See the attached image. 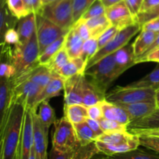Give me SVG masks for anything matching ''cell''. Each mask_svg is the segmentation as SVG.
<instances>
[{
	"label": "cell",
	"instance_id": "cell-1",
	"mask_svg": "<svg viewBox=\"0 0 159 159\" xmlns=\"http://www.w3.org/2000/svg\"><path fill=\"white\" fill-rule=\"evenodd\" d=\"M24 113V107L12 101L3 136L2 159H16L20 155Z\"/></svg>",
	"mask_w": 159,
	"mask_h": 159
},
{
	"label": "cell",
	"instance_id": "cell-2",
	"mask_svg": "<svg viewBox=\"0 0 159 159\" xmlns=\"http://www.w3.org/2000/svg\"><path fill=\"white\" fill-rule=\"evenodd\" d=\"M121 74L123 72L116 66L113 54L106 56L85 71V76H89L90 81L104 93Z\"/></svg>",
	"mask_w": 159,
	"mask_h": 159
},
{
	"label": "cell",
	"instance_id": "cell-3",
	"mask_svg": "<svg viewBox=\"0 0 159 159\" xmlns=\"http://www.w3.org/2000/svg\"><path fill=\"white\" fill-rule=\"evenodd\" d=\"M40 55L37 31L29 40L13 46L11 54V61L16 70V75L22 74L38 64ZM15 75V76H16Z\"/></svg>",
	"mask_w": 159,
	"mask_h": 159
},
{
	"label": "cell",
	"instance_id": "cell-4",
	"mask_svg": "<svg viewBox=\"0 0 159 159\" xmlns=\"http://www.w3.org/2000/svg\"><path fill=\"white\" fill-rule=\"evenodd\" d=\"M73 0H57L43 6L38 15L42 16L65 31H68L74 25Z\"/></svg>",
	"mask_w": 159,
	"mask_h": 159
},
{
	"label": "cell",
	"instance_id": "cell-5",
	"mask_svg": "<svg viewBox=\"0 0 159 159\" xmlns=\"http://www.w3.org/2000/svg\"><path fill=\"white\" fill-rule=\"evenodd\" d=\"M155 93L156 90L152 88L116 87L110 93L106 94L105 99L114 104H132L140 102H155Z\"/></svg>",
	"mask_w": 159,
	"mask_h": 159
},
{
	"label": "cell",
	"instance_id": "cell-6",
	"mask_svg": "<svg viewBox=\"0 0 159 159\" xmlns=\"http://www.w3.org/2000/svg\"><path fill=\"white\" fill-rule=\"evenodd\" d=\"M52 148L61 152H68L80 146L73 124L64 116L54 124Z\"/></svg>",
	"mask_w": 159,
	"mask_h": 159
},
{
	"label": "cell",
	"instance_id": "cell-7",
	"mask_svg": "<svg viewBox=\"0 0 159 159\" xmlns=\"http://www.w3.org/2000/svg\"><path fill=\"white\" fill-rule=\"evenodd\" d=\"M141 30V26L138 23H135L124 29L120 30L111 41L109 42L106 46L99 50L97 53L87 62L85 69L89 68L90 66L94 65L95 63L98 62L106 56L113 54L117 50L125 46L126 44L128 43L130 39Z\"/></svg>",
	"mask_w": 159,
	"mask_h": 159
},
{
	"label": "cell",
	"instance_id": "cell-8",
	"mask_svg": "<svg viewBox=\"0 0 159 159\" xmlns=\"http://www.w3.org/2000/svg\"><path fill=\"white\" fill-rule=\"evenodd\" d=\"M12 82V101L19 102L24 107L25 110H37L35 102L42 89L34 82L29 80Z\"/></svg>",
	"mask_w": 159,
	"mask_h": 159
},
{
	"label": "cell",
	"instance_id": "cell-9",
	"mask_svg": "<svg viewBox=\"0 0 159 159\" xmlns=\"http://www.w3.org/2000/svg\"><path fill=\"white\" fill-rule=\"evenodd\" d=\"M68 31L59 27L54 23L37 14V37L40 54L43 50L62 36L66 35Z\"/></svg>",
	"mask_w": 159,
	"mask_h": 159
},
{
	"label": "cell",
	"instance_id": "cell-10",
	"mask_svg": "<svg viewBox=\"0 0 159 159\" xmlns=\"http://www.w3.org/2000/svg\"><path fill=\"white\" fill-rule=\"evenodd\" d=\"M12 103V79L0 77V141H3L5 128Z\"/></svg>",
	"mask_w": 159,
	"mask_h": 159
},
{
	"label": "cell",
	"instance_id": "cell-11",
	"mask_svg": "<svg viewBox=\"0 0 159 159\" xmlns=\"http://www.w3.org/2000/svg\"><path fill=\"white\" fill-rule=\"evenodd\" d=\"M34 124V148L36 159H49L48 152V131L42 126L37 110H31Z\"/></svg>",
	"mask_w": 159,
	"mask_h": 159
},
{
	"label": "cell",
	"instance_id": "cell-12",
	"mask_svg": "<svg viewBox=\"0 0 159 159\" xmlns=\"http://www.w3.org/2000/svg\"><path fill=\"white\" fill-rule=\"evenodd\" d=\"M106 16L112 26H114L119 30L137 23L136 19L130 13L124 0L107 8Z\"/></svg>",
	"mask_w": 159,
	"mask_h": 159
},
{
	"label": "cell",
	"instance_id": "cell-13",
	"mask_svg": "<svg viewBox=\"0 0 159 159\" xmlns=\"http://www.w3.org/2000/svg\"><path fill=\"white\" fill-rule=\"evenodd\" d=\"M34 147V124L32 112L25 110L20 146V159H29Z\"/></svg>",
	"mask_w": 159,
	"mask_h": 159
},
{
	"label": "cell",
	"instance_id": "cell-14",
	"mask_svg": "<svg viewBox=\"0 0 159 159\" xmlns=\"http://www.w3.org/2000/svg\"><path fill=\"white\" fill-rule=\"evenodd\" d=\"M84 76V73H80L65 79V106L82 103V81Z\"/></svg>",
	"mask_w": 159,
	"mask_h": 159
},
{
	"label": "cell",
	"instance_id": "cell-15",
	"mask_svg": "<svg viewBox=\"0 0 159 159\" xmlns=\"http://www.w3.org/2000/svg\"><path fill=\"white\" fill-rule=\"evenodd\" d=\"M52 72L47 65H40L38 63L22 74L14 76L12 79L13 81H31L43 89L51 80Z\"/></svg>",
	"mask_w": 159,
	"mask_h": 159
},
{
	"label": "cell",
	"instance_id": "cell-16",
	"mask_svg": "<svg viewBox=\"0 0 159 159\" xmlns=\"http://www.w3.org/2000/svg\"><path fill=\"white\" fill-rule=\"evenodd\" d=\"M64 85H65V79L57 72L53 71L50 82L42 89L40 95L36 99L35 108L37 109L43 101L49 100L54 96H59L61 90H64Z\"/></svg>",
	"mask_w": 159,
	"mask_h": 159
},
{
	"label": "cell",
	"instance_id": "cell-17",
	"mask_svg": "<svg viewBox=\"0 0 159 159\" xmlns=\"http://www.w3.org/2000/svg\"><path fill=\"white\" fill-rule=\"evenodd\" d=\"M96 148L99 153L103 154L106 156H112L114 155L126 153L137 149L140 146L139 137L137 135L134 139L127 142L121 143L117 144H107L100 141H95Z\"/></svg>",
	"mask_w": 159,
	"mask_h": 159
},
{
	"label": "cell",
	"instance_id": "cell-18",
	"mask_svg": "<svg viewBox=\"0 0 159 159\" xmlns=\"http://www.w3.org/2000/svg\"><path fill=\"white\" fill-rule=\"evenodd\" d=\"M106 93L99 89L91 81L84 76L82 81V105L89 107L105 100Z\"/></svg>",
	"mask_w": 159,
	"mask_h": 159
},
{
	"label": "cell",
	"instance_id": "cell-19",
	"mask_svg": "<svg viewBox=\"0 0 159 159\" xmlns=\"http://www.w3.org/2000/svg\"><path fill=\"white\" fill-rule=\"evenodd\" d=\"M116 105H119L125 110L128 115L130 122L148 116L157 107L155 102H140L132 104H116Z\"/></svg>",
	"mask_w": 159,
	"mask_h": 159
},
{
	"label": "cell",
	"instance_id": "cell-20",
	"mask_svg": "<svg viewBox=\"0 0 159 159\" xmlns=\"http://www.w3.org/2000/svg\"><path fill=\"white\" fill-rule=\"evenodd\" d=\"M84 40L79 36L74 26L65 35L64 48H65L70 58L80 57L84 44Z\"/></svg>",
	"mask_w": 159,
	"mask_h": 159
},
{
	"label": "cell",
	"instance_id": "cell-21",
	"mask_svg": "<svg viewBox=\"0 0 159 159\" xmlns=\"http://www.w3.org/2000/svg\"><path fill=\"white\" fill-rule=\"evenodd\" d=\"M103 117L111 120L116 121L125 125H129L130 120L125 110L119 105L112 103L105 99L101 102Z\"/></svg>",
	"mask_w": 159,
	"mask_h": 159
},
{
	"label": "cell",
	"instance_id": "cell-22",
	"mask_svg": "<svg viewBox=\"0 0 159 159\" xmlns=\"http://www.w3.org/2000/svg\"><path fill=\"white\" fill-rule=\"evenodd\" d=\"M18 20L16 30L20 36V41L21 43H26L37 31V14L31 12Z\"/></svg>",
	"mask_w": 159,
	"mask_h": 159
},
{
	"label": "cell",
	"instance_id": "cell-23",
	"mask_svg": "<svg viewBox=\"0 0 159 159\" xmlns=\"http://www.w3.org/2000/svg\"><path fill=\"white\" fill-rule=\"evenodd\" d=\"M113 54H114V59L116 66L123 73L126 70L130 68V67L136 65L135 63L136 57H135L134 52L132 44L127 43L125 46L113 53Z\"/></svg>",
	"mask_w": 159,
	"mask_h": 159
},
{
	"label": "cell",
	"instance_id": "cell-24",
	"mask_svg": "<svg viewBox=\"0 0 159 159\" xmlns=\"http://www.w3.org/2000/svg\"><path fill=\"white\" fill-rule=\"evenodd\" d=\"M158 34V33L152 32V31L141 30L140 34L135 39L134 42L132 43L136 59L141 57L147 51L148 48L152 44V43L157 38Z\"/></svg>",
	"mask_w": 159,
	"mask_h": 159
},
{
	"label": "cell",
	"instance_id": "cell-25",
	"mask_svg": "<svg viewBox=\"0 0 159 159\" xmlns=\"http://www.w3.org/2000/svg\"><path fill=\"white\" fill-rule=\"evenodd\" d=\"M159 128V107L145 117L130 122L128 125V130H150Z\"/></svg>",
	"mask_w": 159,
	"mask_h": 159
},
{
	"label": "cell",
	"instance_id": "cell-26",
	"mask_svg": "<svg viewBox=\"0 0 159 159\" xmlns=\"http://www.w3.org/2000/svg\"><path fill=\"white\" fill-rule=\"evenodd\" d=\"M65 116L74 125L85 122L88 116V109L82 104H73L65 106Z\"/></svg>",
	"mask_w": 159,
	"mask_h": 159
},
{
	"label": "cell",
	"instance_id": "cell-27",
	"mask_svg": "<svg viewBox=\"0 0 159 159\" xmlns=\"http://www.w3.org/2000/svg\"><path fill=\"white\" fill-rule=\"evenodd\" d=\"M86 63L81 57L70 58L69 61L58 71V74L61 77L66 79L75 75L84 73L85 74Z\"/></svg>",
	"mask_w": 159,
	"mask_h": 159
},
{
	"label": "cell",
	"instance_id": "cell-28",
	"mask_svg": "<svg viewBox=\"0 0 159 159\" xmlns=\"http://www.w3.org/2000/svg\"><path fill=\"white\" fill-rule=\"evenodd\" d=\"M90 31L92 38L97 39L107 28L111 26L106 14L85 20Z\"/></svg>",
	"mask_w": 159,
	"mask_h": 159
},
{
	"label": "cell",
	"instance_id": "cell-29",
	"mask_svg": "<svg viewBox=\"0 0 159 159\" xmlns=\"http://www.w3.org/2000/svg\"><path fill=\"white\" fill-rule=\"evenodd\" d=\"M130 88H152L157 91L159 89V65L141 79L126 85Z\"/></svg>",
	"mask_w": 159,
	"mask_h": 159
},
{
	"label": "cell",
	"instance_id": "cell-30",
	"mask_svg": "<svg viewBox=\"0 0 159 159\" xmlns=\"http://www.w3.org/2000/svg\"><path fill=\"white\" fill-rule=\"evenodd\" d=\"M136 137V134L131 133L129 130L124 132H110L103 133L102 135L98 137L96 141L107 144H117L131 141Z\"/></svg>",
	"mask_w": 159,
	"mask_h": 159
},
{
	"label": "cell",
	"instance_id": "cell-31",
	"mask_svg": "<svg viewBox=\"0 0 159 159\" xmlns=\"http://www.w3.org/2000/svg\"><path fill=\"white\" fill-rule=\"evenodd\" d=\"M75 131L78 141L81 146H86L91 143L95 142L97 139V135L93 131L86 122L74 124Z\"/></svg>",
	"mask_w": 159,
	"mask_h": 159
},
{
	"label": "cell",
	"instance_id": "cell-32",
	"mask_svg": "<svg viewBox=\"0 0 159 159\" xmlns=\"http://www.w3.org/2000/svg\"><path fill=\"white\" fill-rule=\"evenodd\" d=\"M39 110L37 116L42 126L49 130L50 127L56 122V116L54 109L48 102V100L43 101L38 106Z\"/></svg>",
	"mask_w": 159,
	"mask_h": 159
},
{
	"label": "cell",
	"instance_id": "cell-33",
	"mask_svg": "<svg viewBox=\"0 0 159 159\" xmlns=\"http://www.w3.org/2000/svg\"><path fill=\"white\" fill-rule=\"evenodd\" d=\"M65 40V35L62 36L60 38L56 40L50 45H48L43 51L41 54H40L38 57V63L40 65H46L49 62V61L52 58L53 56L58 52L64 47Z\"/></svg>",
	"mask_w": 159,
	"mask_h": 159
},
{
	"label": "cell",
	"instance_id": "cell-34",
	"mask_svg": "<svg viewBox=\"0 0 159 159\" xmlns=\"http://www.w3.org/2000/svg\"><path fill=\"white\" fill-rule=\"evenodd\" d=\"M148 152L142 149L137 148L135 150L126 153L107 156L109 159H159V155L156 152Z\"/></svg>",
	"mask_w": 159,
	"mask_h": 159
},
{
	"label": "cell",
	"instance_id": "cell-35",
	"mask_svg": "<svg viewBox=\"0 0 159 159\" xmlns=\"http://www.w3.org/2000/svg\"><path fill=\"white\" fill-rule=\"evenodd\" d=\"M10 14L6 0H0V44L2 43L3 36L6 30L9 27H13L11 24V20H12V17L14 16L11 17Z\"/></svg>",
	"mask_w": 159,
	"mask_h": 159
},
{
	"label": "cell",
	"instance_id": "cell-36",
	"mask_svg": "<svg viewBox=\"0 0 159 159\" xmlns=\"http://www.w3.org/2000/svg\"><path fill=\"white\" fill-rule=\"evenodd\" d=\"M70 60L69 55L66 51L65 48H62L57 53H56L52 58L49 61L47 66L50 68L52 71L54 72H58Z\"/></svg>",
	"mask_w": 159,
	"mask_h": 159
},
{
	"label": "cell",
	"instance_id": "cell-37",
	"mask_svg": "<svg viewBox=\"0 0 159 159\" xmlns=\"http://www.w3.org/2000/svg\"><path fill=\"white\" fill-rule=\"evenodd\" d=\"M6 3L10 13L17 20L30 14L23 0H6Z\"/></svg>",
	"mask_w": 159,
	"mask_h": 159
},
{
	"label": "cell",
	"instance_id": "cell-38",
	"mask_svg": "<svg viewBox=\"0 0 159 159\" xmlns=\"http://www.w3.org/2000/svg\"><path fill=\"white\" fill-rule=\"evenodd\" d=\"M98 51H99V47H98L97 39L91 37L84 42L80 57L87 64V62L97 53Z\"/></svg>",
	"mask_w": 159,
	"mask_h": 159
},
{
	"label": "cell",
	"instance_id": "cell-39",
	"mask_svg": "<svg viewBox=\"0 0 159 159\" xmlns=\"http://www.w3.org/2000/svg\"><path fill=\"white\" fill-rule=\"evenodd\" d=\"M99 153L96 144L93 142L86 146H79L75 151L72 159H91L93 156Z\"/></svg>",
	"mask_w": 159,
	"mask_h": 159
},
{
	"label": "cell",
	"instance_id": "cell-40",
	"mask_svg": "<svg viewBox=\"0 0 159 159\" xmlns=\"http://www.w3.org/2000/svg\"><path fill=\"white\" fill-rule=\"evenodd\" d=\"M99 121L101 127L104 133H110V132H124L128 130V126L122 124L116 121L111 120L102 117Z\"/></svg>",
	"mask_w": 159,
	"mask_h": 159
},
{
	"label": "cell",
	"instance_id": "cell-41",
	"mask_svg": "<svg viewBox=\"0 0 159 159\" xmlns=\"http://www.w3.org/2000/svg\"><path fill=\"white\" fill-rule=\"evenodd\" d=\"M106 14V7L103 6L100 0H96L88 9L83 13L81 20H87L89 19L94 18ZM79 19V20H80Z\"/></svg>",
	"mask_w": 159,
	"mask_h": 159
},
{
	"label": "cell",
	"instance_id": "cell-42",
	"mask_svg": "<svg viewBox=\"0 0 159 159\" xmlns=\"http://www.w3.org/2000/svg\"><path fill=\"white\" fill-rule=\"evenodd\" d=\"M96 0H73V18L75 23L77 22L82 17L84 12L89 8Z\"/></svg>",
	"mask_w": 159,
	"mask_h": 159
},
{
	"label": "cell",
	"instance_id": "cell-43",
	"mask_svg": "<svg viewBox=\"0 0 159 159\" xmlns=\"http://www.w3.org/2000/svg\"><path fill=\"white\" fill-rule=\"evenodd\" d=\"M140 146L153 151L159 155V137L151 135H139Z\"/></svg>",
	"mask_w": 159,
	"mask_h": 159
},
{
	"label": "cell",
	"instance_id": "cell-44",
	"mask_svg": "<svg viewBox=\"0 0 159 159\" xmlns=\"http://www.w3.org/2000/svg\"><path fill=\"white\" fill-rule=\"evenodd\" d=\"M119 31L120 30L117 28L115 27L114 26H112V25L110 27L107 28V29L97 38L99 50H100L101 48H102L104 46H106L109 42L111 41V40L114 38L115 36L117 34V33L119 32Z\"/></svg>",
	"mask_w": 159,
	"mask_h": 159
},
{
	"label": "cell",
	"instance_id": "cell-45",
	"mask_svg": "<svg viewBox=\"0 0 159 159\" xmlns=\"http://www.w3.org/2000/svg\"><path fill=\"white\" fill-rule=\"evenodd\" d=\"M158 17H159V5L156 7L145 11V12H139L138 15L135 17V19H136L137 23H138L141 26L144 23H147L153 19L158 18Z\"/></svg>",
	"mask_w": 159,
	"mask_h": 159
},
{
	"label": "cell",
	"instance_id": "cell-46",
	"mask_svg": "<svg viewBox=\"0 0 159 159\" xmlns=\"http://www.w3.org/2000/svg\"><path fill=\"white\" fill-rule=\"evenodd\" d=\"M3 43H6L8 45H15L20 43V36L18 32L14 27H9L6 30L3 36Z\"/></svg>",
	"mask_w": 159,
	"mask_h": 159
},
{
	"label": "cell",
	"instance_id": "cell-47",
	"mask_svg": "<svg viewBox=\"0 0 159 159\" xmlns=\"http://www.w3.org/2000/svg\"><path fill=\"white\" fill-rule=\"evenodd\" d=\"M73 26H75V28L76 30H77L78 34H79V36L83 39L84 41L87 40L88 39L91 38L89 29L88 26H87L85 20H82L80 19V20H78L77 22H75Z\"/></svg>",
	"mask_w": 159,
	"mask_h": 159
},
{
	"label": "cell",
	"instance_id": "cell-48",
	"mask_svg": "<svg viewBox=\"0 0 159 159\" xmlns=\"http://www.w3.org/2000/svg\"><path fill=\"white\" fill-rule=\"evenodd\" d=\"M87 109H88L89 118H90V119L99 120L103 117L101 102L87 107Z\"/></svg>",
	"mask_w": 159,
	"mask_h": 159
},
{
	"label": "cell",
	"instance_id": "cell-49",
	"mask_svg": "<svg viewBox=\"0 0 159 159\" xmlns=\"http://www.w3.org/2000/svg\"><path fill=\"white\" fill-rule=\"evenodd\" d=\"M127 8L134 17H136L141 12L143 0H124Z\"/></svg>",
	"mask_w": 159,
	"mask_h": 159
},
{
	"label": "cell",
	"instance_id": "cell-50",
	"mask_svg": "<svg viewBox=\"0 0 159 159\" xmlns=\"http://www.w3.org/2000/svg\"><path fill=\"white\" fill-rule=\"evenodd\" d=\"M23 1L30 13L33 12V13L39 14L43 6L42 0H23Z\"/></svg>",
	"mask_w": 159,
	"mask_h": 159
},
{
	"label": "cell",
	"instance_id": "cell-51",
	"mask_svg": "<svg viewBox=\"0 0 159 159\" xmlns=\"http://www.w3.org/2000/svg\"><path fill=\"white\" fill-rule=\"evenodd\" d=\"M76 149L71 151V152H61L51 148V150L49 154V159H72L73 156H74L75 151Z\"/></svg>",
	"mask_w": 159,
	"mask_h": 159
},
{
	"label": "cell",
	"instance_id": "cell-52",
	"mask_svg": "<svg viewBox=\"0 0 159 159\" xmlns=\"http://www.w3.org/2000/svg\"><path fill=\"white\" fill-rule=\"evenodd\" d=\"M142 62H159V48L146 55L145 57L135 61L136 64L142 63Z\"/></svg>",
	"mask_w": 159,
	"mask_h": 159
},
{
	"label": "cell",
	"instance_id": "cell-53",
	"mask_svg": "<svg viewBox=\"0 0 159 159\" xmlns=\"http://www.w3.org/2000/svg\"><path fill=\"white\" fill-rule=\"evenodd\" d=\"M141 30H146L152 31V32L159 34V17L153 19V20L141 25Z\"/></svg>",
	"mask_w": 159,
	"mask_h": 159
},
{
	"label": "cell",
	"instance_id": "cell-54",
	"mask_svg": "<svg viewBox=\"0 0 159 159\" xmlns=\"http://www.w3.org/2000/svg\"><path fill=\"white\" fill-rule=\"evenodd\" d=\"M86 124L89 126L90 128L93 130V131L97 135V137H99L100 135H102L104 133L103 130H102V127H101L100 124H99V121L96 120L90 119V118H87L86 120H85Z\"/></svg>",
	"mask_w": 159,
	"mask_h": 159
},
{
	"label": "cell",
	"instance_id": "cell-55",
	"mask_svg": "<svg viewBox=\"0 0 159 159\" xmlns=\"http://www.w3.org/2000/svg\"><path fill=\"white\" fill-rule=\"evenodd\" d=\"M159 5V0H143L142 6H141V12H145L151 9L156 7Z\"/></svg>",
	"mask_w": 159,
	"mask_h": 159
},
{
	"label": "cell",
	"instance_id": "cell-56",
	"mask_svg": "<svg viewBox=\"0 0 159 159\" xmlns=\"http://www.w3.org/2000/svg\"><path fill=\"white\" fill-rule=\"evenodd\" d=\"M130 132L138 135H151V136L159 137V128L150 129V130H130Z\"/></svg>",
	"mask_w": 159,
	"mask_h": 159
},
{
	"label": "cell",
	"instance_id": "cell-57",
	"mask_svg": "<svg viewBox=\"0 0 159 159\" xmlns=\"http://www.w3.org/2000/svg\"><path fill=\"white\" fill-rule=\"evenodd\" d=\"M102 2V3L103 4V6H105L106 9L110 6H113V5L116 4V3L120 2L121 1H124V0H100Z\"/></svg>",
	"mask_w": 159,
	"mask_h": 159
},
{
	"label": "cell",
	"instance_id": "cell-58",
	"mask_svg": "<svg viewBox=\"0 0 159 159\" xmlns=\"http://www.w3.org/2000/svg\"><path fill=\"white\" fill-rule=\"evenodd\" d=\"M155 102H156L157 107H159V89L155 93Z\"/></svg>",
	"mask_w": 159,
	"mask_h": 159
},
{
	"label": "cell",
	"instance_id": "cell-59",
	"mask_svg": "<svg viewBox=\"0 0 159 159\" xmlns=\"http://www.w3.org/2000/svg\"><path fill=\"white\" fill-rule=\"evenodd\" d=\"M55 1H57V0H42V2H43V6H45V5L50 4V3L54 2Z\"/></svg>",
	"mask_w": 159,
	"mask_h": 159
},
{
	"label": "cell",
	"instance_id": "cell-60",
	"mask_svg": "<svg viewBox=\"0 0 159 159\" xmlns=\"http://www.w3.org/2000/svg\"><path fill=\"white\" fill-rule=\"evenodd\" d=\"M29 159H36L35 158V154H34V148H32V150H31V152H30V155Z\"/></svg>",
	"mask_w": 159,
	"mask_h": 159
},
{
	"label": "cell",
	"instance_id": "cell-61",
	"mask_svg": "<svg viewBox=\"0 0 159 159\" xmlns=\"http://www.w3.org/2000/svg\"><path fill=\"white\" fill-rule=\"evenodd\" d=\"M96 155H95V156H93L91 159H109L108 158H107V156H106V155H105V157H101V158H99V157H96Z\"/></svg>",
	"mask_w": 159,
	"mask_h": 159
},
{
	"label": "cell",
	"instance_id": "cell-62",
	"mask_svg": "<svg viewBox=\"0 0 159 159\" xmlns=\"http://www.w3.org/2000/svg\"><path fill=\"white\" fill-rule=\"evenodd\" d=\"M16 159H20V155H18V156H17L16 158Z\"/></svg>",
	"mask_w": 159,
	"mask_h": 159
}]
</instances>
